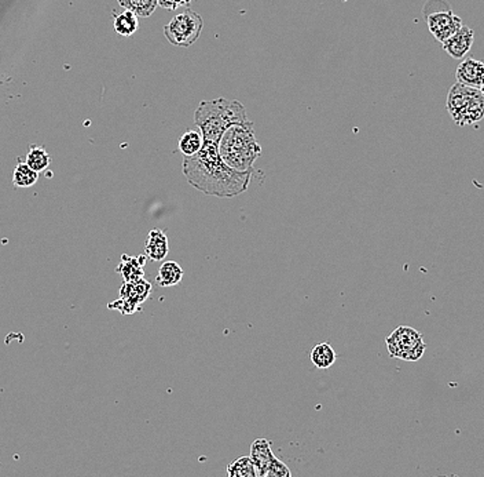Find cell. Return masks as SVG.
<instances>
[{
  "instance_id": "6da1fadb",
  "label": "cell",
  "mask_w": 484,
  "mask_h": 477,
  "mask_svg": "<svg viewBox=\"0 0 484 477\" xmlns=\"http://www.w3.org/2000/svg\"><path fill=\"white\" fill-rule=\"evenodd\" d=\"M187 182L208 196L234 197L247 192L253 173H240L228 167L219 156L217 145L204 144L203 149L183 160Z\"/></svg>"
},
{
  "instance_id": "7a4b0ae2",
  "label": "cell",
  "mask_w": 484,
  "mask_h": 477,
  "mask_svg": "<svg viewBox=\"0 0 484 477\" xmlns=\"http://www.w3.org/2000/svg\"><path fill=\"white\" fill-rule=\"evenodd\" d=\"M220 159L233 170L253 173L255 163L262 155V146L256 139L251 120L230 126L217 142Z\"/></svg>"
},
{
  "instance_id": "3957f363",
  "label": "cell",
  "mask_w": 484,
  "mask_h": 477,
  "mask_svg": "<svg viewBox=\"0 0 484 477\" xmlns=\"http://www.w3.org/2000/svg\"><path fill=\"white\" fill-rule=\"evenodd\" d=\"M245 107L240 101L217 98L203 101L196 114L194 123L200 128L204 144L217 145L223 132L235 123L248 121Z\"/></svg>"
},
{
  "instance_id": "277c9868",
  "label": "cell",
  "mask_w": 484,
  "mask_h": 477,
  "mask_svg": "<svg viewBox=\"0 0 484 477\" xmlns=\"http://www.w3.org/2000/svg\"><path fill=\"white\" fill-rule=\"evenodd\" d=\"M447 111L455 124L464 127L482 121L484 118V96L479 89L455 83L447 96Z\"/></svg>"
},
{
  "instance_id": "5b68a950",
  "label": "cell",
  "mask_w": 484,
  "mask_h": 477,
  "mask_svg": "<svg viewBox=\"0 0 484 477\" xmlns=\"http://www.w3.org/2000/svg\"><path fill=\"white\" fill-rule=\"evenodd\" d=\"M389 356L406 361H417L426 354L427 345L420 331L409 326L396 327L385 340Z\"/></svg>"
},
{
  "instance_id": "8992f818",
  "label": "cell",
  "mask_w": 484,
  "mask_h": 477,
  "mask_svg": "<svg viewBox=\"0 0 484 477\" xmlns=\"http://www.w3.org/2000/svg\"><path fill=\"white\" fill-rule=\"evenodd\" d=\"M203 28V17L187 8L186 11L173 17L171 22L164 26V35L173 46L190 47L198 40Z\"/></svg>"
},
{
  "instance_id": "52a82bcc",
  "label": "cell",
  "mask_w": 484,
  "mask_h": 477,
  "mask_svg": "<svg viewBox=\"0 0 484 477\" xmlns=\"http://www.w3.org/2000/svg\"><path fill=\"white\" fill-rule=\"evenodd\" d=\"M427 24L433 38L443 43L462 26V20L450 8L435 11L427 15Z\"/></svg>"
},
{
  "instance_id": "ba28073f",
  "label": "cell",
  "mask_w": 484,
  "mask_h": 477,
  "mask_svg": "<svg viewBox=\"0 0 484 477\" xmlns=\"http://www.w3.org/2000/svg\"><path fill=\"white\" fill-rule=\"evenodd\" d=\"M475 40V33L469 26H461L453 36L444 40L443 49L444 52L453 57L454 60H462L471 50Z\"/></svg>"
},
{
  "instance_id": "9c48e42d",
  "label": "cell",
  "mask_w": 484,
  "mask_h": 477,
  "mask_svg": "<svg viewBox=\"0 0 484 477\" xmlns=\"http://www.w3.org/2000/svg\"><path fill=\"white\" fill-rule=\"evenodd\" d=\"M457 83L468 87L481 89L484 82V62L476 59H465L455 70Z\"/></svg>"
},
{
  "instance_id": "30bf717a",
  "label": "cell",
  "mask_w": 484,
  "mask_h": 477,
  "mask_svg": "<svg viewBox=\"0 0 484 477\" xmlns=\"http://www.w3.org/2000/svg\"><path fill=\"white\" fill-rule=\"evenodd\" d=\"M253 467L256 477H265L270 472L271 464L275 460L272 451H271V441L267 439H256L252 443L251 447V455H249Z\"/></svg>"
},
{
  "instance_id": "8fae6325",
  "label": "cell",
  "mask_w": 484,
  "mask_h": 477,
  "mask_svg": "<svg viewBox=\"0 0 484 477\" xmlns=\"http://www.w3.org/2000/svg\"><path fill=\"white\" fill-rule=\"evenodd\" d=\"M169 252V244L165 232L162 229H153L149 232V236L145 244V255L155 262L164 261Z\"/></svg>"
},
{
  "instance_id": "7c38bea8",
  "label": "cell",
  "mask_w": 484,
  "mask_h": 477,
  "mask_svg": "<svg viewBox=\"0 0 484 477\" xmlns=\"http://www.w3.org/2000/svg\"><path fill=\"white\" fill-rule=\"evenodd\" d=\"M145 261H146V257H143V255H139L136 258L123 255L121 262L116 271L123 276L125 283H132V282L143 279Z\"/></svg>"
},
{
  "instance_id": "4fadbf2b",
  "label": "cell",
  "mask_w": 484,
  "mask_h": 477,
  "mask_svg": "<svg viewBox=\"0 0 484 477\" xmlns=\"http://www.w3.org/2000/svg\"><path fill=\"white\" fill-rule=\"evenodd\" d=\"M152 292V286L148 280L141 279L132 283H124V286L120 290V298L128 299L136 305H141L149 298V294Z\"/></svg>"
},
{
  "instance_id": "5bb4252c",
  "label": "cell",
  "mask_w": 484,
  "mask_h": 477,
  "mask_svg": "<svg viewBox=\"0 0 484 477\" xmlns=\"http://www.w3.org/2000/svg\"><path fill=\"white\" fill-rule=\"evenodd\" d=\"M183 275L185 272L176 261H165L159 269L156 282L162 287H173L182 282Z\"/></svg>"
},
{
  "instance_id": "9a60e30c",
  "label": "cell",
  "mask_w": 484,
  "mask_h": 477,
  "mask_svg": "<svg viewBox=\"0 0 484 477\" xmlns=\"http://www.w3.org/2000/svg\"><path fill=\"white\" fill-rule=\"evenodd\" d=\"M204 146V139L200 131L189 130L178 139V149L185 158L197 155Z\"/></svg>"
},
{
  "instance_id": "2e32d148",
  "label": "cell",
  "mask_w": 484,
  "mask_h": 477,
  "mask_svg": "<svg viewBox=\"0 0 484 477\" xmlns=\"http://www.w3.org/2000/svg\"><path fill=\"white\" fill-rule=\"evenodd\" d=\"M310 358L317 368L327 370L336 363V352L331 348V345H329L327 342H322L311 349Z\"/></svg>"
},
{
  "instance_id": "e0dca14e",
  "label": "cell",
  "mask_w": 484,
  "mask_h": 477,
  "mask_svg": "<svg viewBox=\"0 0 484 477\" xmlns=\"http://www.w3.org/2000/svg\"><path fill=\"white\" fill-rule=\"evenodd\" d=\"M52 163V158L45 146L33 145L31 146L28 155H26V165L36 173H42L49 169Z\"/></svg>"
},
{
  "instance_id": "ac0fdd59",
  "label": "cell",
  "mask_w": 484,
  "mask_h": 477,
  "mask_svg": "<svg viewBox=\"0 0 484 477\" xmlns=\"http://www.w3.org/2000/svg\"><path fill=\"white\" fill-rule=\"evenodd\" d=\"M139 22H138V15L134 14L132 11L125 10L123 14L117 15L114 21V29L118 35L121 36H131L138 31Z\"/></svg>"
},
{
  "instance_id": "d6986e66",
  "label": "cell",
  "mask_w": 484,
  "mask_h": 477,
  "mask_svg": "<svg viewBox=\"0 0 484 477\" xmlns=\"http://www.w3.org/2000/svg\"><path fill=\"white\" fill-rule=\"evenodd\" d=\"M120 6L138 17H149L157 8L159 0H118Z\"/></svg>"
},
{
  "instance_id": "ffe728a7",
  "label": "cell",
  "mask_w": 484,
  "mask_h": 477,
  "mask_svg": "<svg viewBox=\"0 0 484 477\" xmlns=\"http://www.w3.org/2000/svg\"><path fill=\"white\" fill-rule=\"evenodd\" d=\"M39 179V173L33 172L26 163H18L13 173V182L18 188H31Z\"/></svg>"
},
{
  "instance_id": "44dd1931",
  "label": "cell",
  "mask_w": 484,
  "mask_h": 477,
  "mask_svg": "<svg viewBox=\"0 0 484 477\" xmlns=\"http://www.w3.org/2000/svg\"><path fill=\"white\" fill-rule=\"evenodd\" d=\"M228 477H256L255 467L249 457H241L227 468Z\"/></svg>"
},
{
  "instance_id": "7402d4cb",
  "label": "cell",
  "mask_w": 484,
  "mask_h": 477,
  "mask_svg": "<svg viewBox=\"0 0 484 477\" xmlns=\"http://www.w3.org/2000/svg\"><path fill=\"white\" fill-rule=\"evenodd\" d=\"M270 474L275 477H292L290 469L282 461H279L278 458H275L272 461L271 468H270Z\"/></svg>"
},
{
  "instance_id": "603a6c76",
  "label": "cell",
  "mask_w": 484,
  "mask_h": 477,
  "mask_svg": "<svg viewBox=\"0 0 484 477\" xmlns=\"http://www.w3.org/2000/svg\"><path fill=\"white\" fill-rule=\"evenodd\" d=\"M159 4L166 10H176L179 7H189L192 0H159Z\"/></svg>"
},
{
  "instance_id": "cb8c5ba5",
  "label": "cell",
  "mask_w": 484,
  "mask_h": 477,
  "mask_svg": "<svg viewBox=\"0 0 484 477\" xmlns=\"http://www.w3.org/2000/svg\"><path fill=\"white\" fill-rule=\"evenodd\" d=\"M479 90H481V91H482V94H483V96H484V82H483V84H482V86H481V89H479Z\"/></svg>"
},
{
  "instance_id": "d4e9b609",
  "label": "cell",
  "mask_w": 484,
  "mask_h": 477,
  "mask_svg": "<svg viewBox=\"0 0 484 477\" xmlns=\"http://www.w3.org/2000/svg\"><path fill=\"white\" fill-rule=\"evenodd\" d=\"M265 477H275V476H274V475H271V474H270V472H269V474H267V475H266V476H265Z\"/></svg>"
}]
</instances>
